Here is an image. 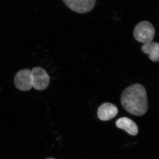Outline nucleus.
I'll list each match as a JSON object with an SVG mask.
<instances>
[{"label": "nucleus", "mask_w": 159, "mask_h": 159, "mask_svg": "<svg viewBox=\"0 0 159 159\" xmlns=\"http://www.w3.org/2000/svg\"><path fill=\"white\" fill-rule=\"evenodd\" d=\"M121 102L125 110L134 116H143L148 110L146 89L139 84H135L125 89L121 95Z\"/></svg>", "instance_id": "obj_1"}, {"label": "nucleus", "mask_w": 159, "mask_h": 159, "mask_svg": "<svg viewBox=\"0 0 159 159\" xmlns=\"http://www.w3.org/2000/svg\"><path fill=\"white\" fill-rule=\"evenodd\" d=\"M33 87L37 90H43L48 86L50 77L44 69L36 67L32 69Z\"/></svg>", "instance_id": "obj_4"}, {"label": "nucleus", "mask_w": 159, "mask_h": 159, "mask_svg": "<svg viewBox=\"0 0 159 159\" xmlns=\"http://www.w3.org/2000/svg\"><path fill=\"white\" fill-rule=\"evenodd\" d=\"M116 126L123 129L129 135L136 136L139 133L138 125L131 119L126 117H122L117 120Z\"/></svg>", "instance_id": "obj_7"}, {"label": "nucleus", "mask_w": 159, "mask_h": 159, "mask_svg": "<svg viewBox=\"0 0 159 159\" xmlns=\"http://www.w3.org/2000/svg\"><path fill=\"white\" fill-rule=\"evenodd\" d=\"M97 116L100 120L108 121L117 116L118 109L116 105L110 102H104L99 107Z\"/></svg>", "instance_id": "obj_6"}, {"label": "nucleus", "mask_w": 159, "mask_h": 159, "mask_svg": "<svg viewBox=\"0 0 159 159\" xmlns=\"http://www.w3.org/2000/svg\"><path fill=\"white\" fill-rule=\"evenodd\" d=\"M14 82L16 88L20 91L31 89L33 87L31 71L28 69L20 70L16 74Z\"/></svg>", "instance_id": "obj_3"}, {"label": "nucleus", "mask_w": 159, "mask_h": 159, "mask_svg": "<svg viewBox=\"0 0 159 159\" xmlns=\"http://www.w3.org/2000/svg\"><path fill=\"white\" fill-rule=\"evenodd\" d=\"M155 34L154 27L148 21H142L137 24L134 30V36L140 43H146L152 42Z\"/></svg>", "instance_id": "obj_2"}, {"label": "nucleus", "mask_w": 159, "mask_h": 159, "mask_svg": "<svg viewBox=\"0 0 159 159\" xmlns=\"http://www.w3.org/2000/svg\"><path fill=\"white\" fill-rule=\"evenodd\" d=\"M46 159H56L54 158H47Z\"/></svg>", "instance_id": "obj_9"}, {"label": "nucleus", "mask_w": 159, "mask_h": 159, "mask_svg": "<svg viewBox=\"0 0 159 159\" xmlns=\"http://www.w3.org/2000/svg\"><path fill=\"white\" fill-rule=\"evenodd\" d=\"M142 50L143 53L148 54L151 60L154 62L159 61V43H146L142 46Z\"/></svg>", "instance_id": "obj_8"}, {"label": "nucleus", "mask_w": 159, "mask_h": 159, "mask_svg": "<svg viewBox=\"0 0 159 159\" xmlns=\"http://www.w3.org/2000/svg\"><path fill=\"white\" fill-rule=\"evenodd\" d=\"M72 11L79 13H86L93 9L96 0H62Z\"/></svg>", "instance_id": "obj_5"}]
</instances>
